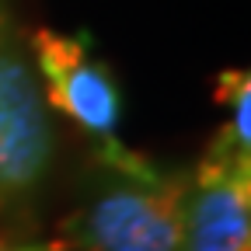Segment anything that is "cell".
<instances>
[{"label": "cell", "mask_w": 251, "mask_h": 251, "mask_svg": "<svg viewBox=\"0 0 251 251\" xmlns=\"http://www.w3.org/2000/svg\"><path fill=\"white\" fill-rule=\"evenodd\" d=\"M188 168H171L122 140L91 143L56 220L59 251H181Z\"/></svg>", "instance_id": "1"}, {"label": "cell", "mask_w": 251, "mask_h": 251, "mask_svg": "<svg viewBox=\"0 0 251 251\" xmlns=\"http://www.w3.org/2000/svg\"><path fill=\"white\" fill-rule=\"evenodd\" d=\"M181 251H251V153L224 136L188 168Z\"/></svg>", "instance_id": "4"}, {"label": "cell", "mask_w": 251, "mask_h": 251, "mask_svg": "<svg viewBox=\"0 0 251 251\" xmlns=\"http://www.w3.org/2000/svg\"><path fill=\"white\" fill-rule=\"evenodd\" d=\"M216 101L227 108V122L216 136H224L230 147L251 153V126H248V108H251V77L248 70H224L216 74Z\"/></svg>", "instance_id": "5"}, {"label": "cell", "mask_w": 251, "mask_h": 251, "mask_svg": "<svg viewBox=\"0 0 251 251\" xmlns=\"http://www.w3.org/2000/svg\"><path fill=\"white\" fill-rule=\"evenodd\" d=\"M56 175V126L14 0H0V234L31 241Z\"/></svg>", "instance_id": "2"}, {"label": "cell", "mask_w": 251, "mask_h": 251, "mask_svg": "<svg viewBox=\"0 0 251 251\" xmlns=\"http://www.w3.org/2000/svg\"><path fill=\"white\" fill-rule=\"evenodd\" d=\"M28 49L49 112L67 115L87 143L119 140L122 87L87 31L35 28Z\"/></svg>", "instance_id": "3"}, {"label": "cell", "mask_w": 251, "mask_h": 251, "mask_svg": "<svg viewBox=\"0 0 251 251\" xmlns=\"http://www.w3.org/2000/svg\"><path fill=\"white\" fill-rule=\"evenodd\" d=\"M49 251H59V248H56V244H52V241H49Z\"/></svg>", "instance_id": "6"}]
</instances>
